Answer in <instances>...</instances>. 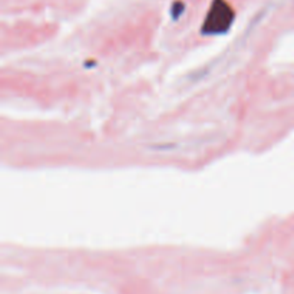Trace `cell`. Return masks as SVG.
Masks as SVG:
<instances>
[{"label":"cell","mask_w":294,"mask_h":294,"mask_svg":"<svg viewBox=\"0 0 294 294\" xmlns=\"http://www.w3.org/2000/svg\"><path fill=\"white\" fill-rule=\"evenodd\" d=\"M234 21V12L225 0H214L204 22L203 32L207 35L224 33Z\"/></svg>","instance_id":"obj_1"}]
</instances>
